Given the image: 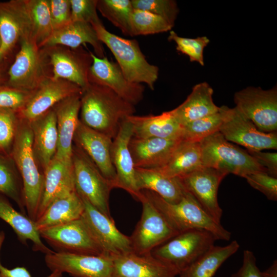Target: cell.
Masks as SVG:
<instances>
[{
    "instance_id": "1",
    "label": "cell",
    "mask_w": 277,
    "mask_h": 277,
    "mask_svg": "<svg viewBox=\"0 0 277 277\" xmlns=\"http://www.w3.org/2000/svg\"><path fill=\"white\" fill-rule=\"evenodd\" d=\"M135 111V106L106 86L89 82L83 89L80 121L112 140L122 122Z\"/></svg>"
},
{
    "instance_id": "2",
    "label": "cell",
    "mask_w": 277,
    "mask_h": 277,
    "mask_svg": "<svg viewBox=\"0 0 277 277\" xmlns=\"http://www.w3.org/2000/svg\"><path fill=\"white\" fill-rule=\"evenodd\" d=\"M141 192L179 233L191 229H202L211 233L216 240L230 239L231 232L215 222L189 192L186 191L181 200L175 204L165 201L153 191L142 190Z\"/></svg>"
},
{
    "instance_id": "3",
    "label": "cell",
    "mask_w": 277,
    "mask_h": 277,
    "mask_svg": "<svg viewBox=\"0 0 277 277\" xmlns=\"http://www.w3.org/2000/svg\"><path fill=\"white\" fill-rule=\"evenodd\" d=\"M11 155L22 179L26 212L35 221L43 191L44 173L33 152L30 124L19 117Z\"/></svg>"
},
{
    "instance_id": "4",
    "label": "cell",
    "mask_w": 277,
    "mask_h": 277,
    "mask_svg": "<svg viewBox=\"0 0 277 277\" xmlns=\"http://www.w3.org/2000/svg\"><path fill=\"white\" fill-rule=\"evenodd\" d=\"M99 40L114 55L118 66L130 82L145 84L154 90L159 67L149 63L135 39L124 38L108 31L102 21L91 25Z\"/></svg>"
},
{
    "instance_id": "5",
    "label": "cell",
    "mask_w": 277,
    "mask_h": 277,
    "mask_svg": "<svg viewBox=\"0 0 277 277\" xmlns=\"http://www.w3.org/2000/svg\"><path fill=\"white\" fill-rule=\"evenodd\" d=\"M200 144L203 166L243 177L256 172H266L247 151L228 141L219 131Z\"/></svg>"
},
{
    "instance_id": "6",
    "label": "cell",
    "mask_w": 277,
    "mask_h": 277,
    "mask_svg": "<svg viewBox=\"0 0 277 277\" xmlns=\"http://www.w3.org/2000/svg\"><path fill=\"white\" fill-rule=\"evenodd\" d=\"M72 163L77 193L102 213L111 217L109 201L110 191L114 188L112 183L104 176L87 154L74 144Z\"/></svg>"
},
{
    "instance_id": "7",
    "label": "cell",
    "mask_w": 277,
    "mask_h": 277,
    "mask_svg": "<svg viewBox=\"0 0 277 277\" xmlns=\"http://www.w3.org/2000/svg\"><path fill=\"white\" fill-rule=\"evenodd\" d=\"M216 240L208 231L189 230L178 233L150 253L175 267L180 273L207 251Z\"/></svg>"
},
{
    "instance_id": "8",
    "label": "cell",
    "mask_w": 277,
    "mask_h": 277,
    "mask_svg": "<svg viewBox=\"0 0 277 277\" xmlns=\"http://www.w3.org/2000/svg\"><path fill=\"white\" fill-rule=\"evenodd\" d=\"M53 79L72 82L82 90L89 84V73L93 62L91 52L82 46L71 48L55 45L39 48Z\"/></svg>"
},
{
    "instance_id": "9",
    "label": "cell",
    "mask_w": 277,
    "mask_h": 277,
    "mask_svg": "<svg viewBox=\"0 0 277 277\" xmlns=\"http://www.w3.org/2000/svg\"><path fill=\"white\" fill-rule=\"evenodd\" d=\"M49 68L39 47L31 35L19 43V50L7 72L6 84L17 89L33 91L48 77Z\"/></svg>"
},
{
    "instance_id": "10",
    "label": "cell",
    "mask_w": 277,
    "mask_h": 277,
    "mask_svg": "<svg viewBox=\"0 0 277 277\" xmlns=\"http://www.w3.org/2000/svg\"><path fill=\"white\" fill-rule=\"evenodd\" d=\"M236 109L251 121L261 131L277 130V88L268 90L248 87L235 92Z\"/></svg>"
},
{
    "instance_id": "11",
    "label": "cell",
    "mask_w": 277,
    "mask_h": 277,
    "mask_svg": "<svg viewBox=\"0 0 277 277\" xmlns=\"http://www.w3.org/2000/svg\"><path fill=\"white\" fill-rule=\"evenodd\" d=\"M220 108L222 122L219 131L228 141L241 145L249 151L277 149L276 132L260 131L235 107L222 106Z\"/></svg>"
},
{
    "instance_id": "12",
    "label": "cell",
    "mask_w": 277,
    "mask_h": 277,
    "mask_svg": "<svg viewBox=\"0 0 277 277\" xmlns=\"http://www.w3.org/2000/svg\"><path fill=\"white\" fill-rule=\"evenodd\" d=\"M142 194L140 200L142 204L141 217L130 236L133 252L140 255L150 253L154 248L179 233L159 210Z\"/></svg>"
},
{
    "instance_id": "13",
    "label": "cell",
    "mask_w": 277,
    "mask_h": 277,
    "mask_svg": "<svg viewBox=\"0 0 277 277\" xmlns=\"http://www.w3.org/2000/svg\"><path fill=\"white\" fill-rule=\"evenodd\" d=\"M55 252L102 255L101 249L86 224L81 217L63 224L39 231Z\"/></svg>"
},
{
    "instance_id": "14",
    "label": "cell",
    "mask_w": 277,
    "mask_h": 277,
    "mask_svg": "<svg viewBox=\"0 0 277 277\" xmlns=\"http://www.w3.org/2000/svg\"><path fill=\"white\" fill-rule=\"evenodd\" d=\"M45 262L52 271L67 273L72 277H115L112 257L53 251L45 254Z\"/></svg>"
},
{
    "instance_id": "15",
    "label": "cell",
    "mask_w": 277,
    "mask_h": 277,
    "mask_svg": "<svg viewBox=\"0 0 277 277\" xmlns=\"http://www.w3.org/2000/svg\"><path fill=\"white\" fill-rule=\"evenodd\" d=\"M81 197L85 206L81 217L90 229L103 254L113 258L133 252L130 236L118 230L112 218L102 213L85 198Z\"/></svg>"
},
{
    "instance_id": "16",
    "label": "cell",
    "mask_w": 277,
    "mask_h": 277,
    "mask_svg": "<svg viewBox=\"0 0 277 277\" xmlns=\"http://www.w3.org/2000/svg\"><path fill=\"white\" fill-rule=\"evenodd\" d=\"M28 35L32 36V30L25 0L0 2V63Z\"/></svg>"
},
{
    "instance_id": "17",
    "label": "cell",
    "mask_w": 277,
    "mask_h": 277,
    "mask_svg": "<svg viewBox=\"0 0 277 277\" xmlns=\"http://www.w3.org/2000/svg\"><path fill=\"white\" fill-rule=\"evenodd\" d=\"M227 175L217 169L202 166L178 177L185 189L196 199L203 209L218 223H221L223 214L217 200L218 189L221 182Z\"/></svg>"
},
{
    "instance_id": "18",
    "label": "cell",
    "mask_w": 277,
    "mask_h": 277,
    "mask_svg": "<svg viewBox=\"0 0 277 277\" xmlns=\"http://www.w3.org/2000/svg\"><path fill=\"white\" fill-rule=\"evenodd\" d=\"M91 56L93 62L89 70V82L110 88L134 106L143 100L144 85L129 81L117 64L109 61L106 56L100 58L92 52Z\"/></svg>"
},
{
    "instance_id": "19",
    "label": "cell",
    "mask_w": 277,
    "mask_h": 277,
    "mask_svg": "<svg viewBox=\"0 0 277 277\" xmlns=\"http://www.w3.org/2000/svg\"><path fill=\"white\" fill-rule=\"evenodd\" d=\"M82 89L63 79L47 77L35 90L27 103L17 112L18 117L30 123L68 97L81 94Z\"/></svg>"
},
{
    "instance_id": "20",
    "label": "cell",
    "mask_w": 277,
    "mask_h": 277,
    "mask_svg": "<svg viewBox=\"0 0 277 277\" xmlns=\"http://www.w3.org/2000/svg\"><path fill=\"white\" fill-rule=\"evenodd\" d=\"M132 136V125L126 118L112 140L111 159L116 175L115 188L125 190L140 201L142 194L137 186L135 167L129 148Z\"/></svg>"
},
{
    "instance_id": "21",
    "label": "cell",
    "mask_w": 277,
    "mask_h": 277,
    "mask_svg": "<svg viewBox=\"0 0 277 277\" xmlns=\"http://www.w3.org/2000/svg\"><path fill=\"white\" fill-rule=\"evenodd\" d=\"M73 143L87 154L104 176L110 181L115 188L116 175L111 159L112 140L87 127L80 120Z\"/></svg>"
},
{
    "instance_id": "22",
    "label": "cell",
    "mask_w": 277,
    "mask_h": 277,
    "mask_svg": "<svg viewBox=\"0 0 277 277\" xmlns=\"http://www.w3.org/2000/svg\"><path fill=\"white\" fill-rule=\"evenodd\" d=\"M43 173V191L36 220L53 201L76 191L72 163L54 157Z\"/></svg>"
},
{
    "instance_id": "23",
    "label": "cell",
    "mask_w": 277,
    "mask_h": 277,
    "mask_svg": "<svg viewBox=\"0 0 277 277\" xmlns=\"http://www.w3.org/2000/svg\"><path fill=\"white\" fill-rule=\"evenodd\" d=\"M115 277H175L179 271L151 253L133 252L112 258Z\"/></svg>"
},
{
    "instance_id": "24",
    "label": "cell",
    "mask_w": 277,
    "mask_h": 277,
    "mask_svg": "<svg viewBox=\"0 0 277 277\" xmlns=\"http://www.w3.org/2000/svg\"><path fill=\"white\" fill-rule=\"evenodd\" d=\"M81 94L65 98L52 108L56 114L58 133L54 157L70 163H72L74 136L80 121Z\"/></svg>"
},
{
    "instance_id": "25",
    "label": "cell",
    "mask_w": 277,
    "mask_h": 277,
    "mask_svg": "<svg viewBox=\"0 0 277 277\" xmlns=\"http://www.w3.org/2000/svg\"><path fill=\"white\" fill-rule=\"evenodd\" d=\"M183 139L132 137L129 148L135 168L156 169L163 166Z\"/></svg>"
},
{
    "instance_id": "26",
    "label": "cell",
    "mask_w": 277,
    "mask_h": 277,
    "mask_svg": "<svg viewBox=\"0 0 277 277\" xmlns=\"http://www.w3.org/2000/svg\"><path fill=\"white\" fill-rule=\"evenodd\" d=\"M32 147L37 163L43 172L54 157L58 133L55 113L53 108L30 123Z\"/></svg>"
},
{
    "instance_id": "27",
    "label": "cell",
    "mask_w": 277,
    "mask_h": 277,
    "mask_svg": "<svg viewBox=\"0 0 277 277\" xmlns=\"http://www.w3.org/2000/svg\"><path fill=\"white\" fill-rule=\"evenodd\" d=\"M86 44L92 47L93 53L97 57L103 58L106 56L103 44L99 40L92 26L88 23L71 21L55 29L40 48L59 45L74 49Z\"/></svg>"
},
{
    "instance_id": "28",
    "label": "cell",
    "mask_w": 277,
    "mask_h": 277,
    "mask_svg": "<svg viewBox=\"0 0 277 277\" xmlns=\"http://www.w3.org/2000/svg\"><path fill=\"white\" fill-rule=\"evenodd\" d=\"M126 119L132 125V137L140 138H182L183 127L171 110L155 115L138 116L134 114L128 116Z\"/></svg>"
},
{
    "instance_id": "29",
    "label": "cell",
    "mask_w": 277,
    "mask_h": 277,
    "mask_svg": "<svg viewBox=\"0 0 277 277\" xmlns=\"http://www.w3.org/2000/svg\"><path fill=\"white\" fill-rule=\"evenodd\" d=\"M213 90L206 82L195 85L185 101L171 110L182 125L208 115L216 113L220 107L214 103Z\"/></svg>"
},
{
    "instance_id": "30",
    "label": "cell",
    "mask_w": 277,
    "mask_h": 277,
    "mask_svg": "<svg viewBox=\"0 0 277 277\" xmlns=\"http://www.w3.org/2000/svg\"><path fill=\"white\" fill-rule=\"evenodd\" d=\"M0 219L11 227L22 244L27 245L28 241H31L33 243V249L34 251H40L45 254L53 251L43 243L35 221L15 210L1 194Z\"/></svg>"
},
{
    "instance_id": "31",
    "label": "cell",
    "mask_w": 277,
    "mask_h": 277,
    "mask_svg": "<svg viewBox=\"0 0 277 277\" xmlns=\"http://www.w3.org/2000/svg\"><path fill=\"white\" fill-rule=\"evenodd\" d=\"M83 200L75 191L53 201L35 221L37 230L63 224L80 219L84 211Z\"/></svg>"
},
{
    "instance_id": "32",
    "label": "cell",
    "mask_w": 277,
    "mask_h": 277,
    "mask_svg": "<svg viewBox=\"0 0 277 277\" xmlns=\"http://www.w3.org/2000/svg\"><path fill=\"white\" fill-rule=\"evenodd\" d=\"M135 177L140 191H153L169 203L179 202L186 191L178 177L166 176L155 169L135 168Z\"/></svg>"
},
{
    "instance_id": "33",
    "label": "cell",
    "mask_w": 277,
    "mask_h": 277,
    "mask_svg": "<svg viewBox=\"0 0 277 277\" xmlns=\"http://www.w3.org/2000/svg\"><path fill=\"white\" fill-rule=\"evenodd\" d=\"M203 166L200 142L182 140L167 163L156 168L170 177H181Z\"/></svg>"
},
{
    "instance_id": "34",
    "label": "cell",
    "mask_w": 277,
    "mask_h": 277,
    "mask_svg": "<svg viewBox=\"0 0 277 277\" xmlns=\"http://www.w3.org/2000/svg\"><path fill=\"white\" fill-rule=\"evenodd\" d=\"M239 248L236 240L224 246L214 245L179 275L180 277H213L223 263Z\"/></svg>"
},
{
    "instance_id": "35",
    "label": "cell",
    "mask_w": 277,
    "mask_h": 277,
    "mask_svg": "<svg viewBox=\"0 0 277 277\" xmlns=\"http://www.w3.org/2000/svg\"><path fill=\"white\" fill-rule=\"evenodd\" d=\"M0 194L12 200L25 214L22 177L11 156L0 153Z\"/></svg>"
},
{
    "instance_id": "36",
    "label": "cell",
    "mask_w": 277,
    "mask_h": 277,
    "mask_svg": "<svg viewBox=\"0 0 277 277\" xmlns=\"http://www.w3.org/2000/svg\"><path fill=\"white\" fill-rule=\"evenodd\" d=\"M32 37L40 48L53 32L48 0H25Z\"/></svg>"
},
{
    "instance_id": "37",
    "label": "cell",
    "mask_w": 277,
    "mask_h": 277,
    "mask_svg": "<svg viewBox=\"0 0 277 277\" xmlns=\"http://www.w3.org/2000/svg\"><path fill=\"white\" fill-rule=\"evenodd\" d=\"M97 10L124 34L133 36L131 0H97Z\"/></svg>"
},
{
    "instance_id": "38",
    "label": "cell",
    "mask_w": 277,
    "mask_h": 277,
    "mask_svg": "<svg viewBox=\"0 0 277 277\" xmlns=\"http://www.w3.org/2000/svg\"><path fill=\"white\" fill-rule=\"evenodd\" d=\"M222 115L218 112L195 120L182 126L183 140L200 142L204 138L219 131Z\"/></svg>"
},
{
    "instance_id": "39",
    "label": "cell",
    "mask_w": 277,
    "mask_h": 277,
    "mask_svg": "<svg viewBox=\"0 0 277 277\" xmlns=\"http://www.w3.org/2000/svg\"><path fill=\"white\" fill-rule=\"evenodd\" d=\"M133 35H147L171 31L173 27L162 17L148 11L134 9L131 17Z\"/></svg>"
},
{
    "instance_id": "40",
    "label": "cell",
    "mask_w": 277,
    "mask_h": 277,
    "mask_svg": "<svg viewBox=\"0 0 277 277\" xmlns=\"http://www.w3.org/2000/svg\"><path fill=\"white\" fill-rule=\"evenodd\" d=\"M168 39L174 42L176 44V49L187 55L191 62H196L204 66L203 51L210 42L207 37L203 36L195 38L183 37L171 30Z\"/></svg>"
},
{
    "instance_id": "41",
    "label": "cell",
    "mask_w": 277,
    "mask_h": 277,
    "mask_svg": "<svg viewBox=\"0 0 277 277\" xmlns=\"http://www.w3.org/2000/svg\"><path fill=\"white\" fill-rule=\"evenodd\" d=\"M134 9L143 10L158 15L172 27L179 12L176 1L173 0H131Z\"/></svg>"
},
{
    "instance_id": "42",
    "label": "cell",
    "mask_w": 277,
    "mask_h": 277,
    "mask_svg": "<svg viewBox=\"0 0 277 277\" xmlns=\"http://www.w3.org/2000/svg\"><path fill=\"white\" fill-rule=\"evenodd\" d=\"M19 117L17 112L0 109V151L11 155Z\"/></svg>"
},
{
    "instance_id": "43",
    "label": "cell",
    "mask_w": 277,
    "mask_h": 277,
    "mask_svg": "<svg viewBox=\"0 0 277 277\" xmlns=\"http://www.w3.org/2000/svg\"><path fill=\"white\" fill-rule=\"evenodd\" d=\"M33 92L17 89L6 84L0 85V109L18 112L27 103Z\"/></svg>"
},
{
    "instance_id": "44",
    "label": "cell",
    "mask_w": 277,
    "mask_h": 277,
    "mask_svg": "<svg viewBox=\"0 0 277 277\" xmlns=\"http://www.w3.org/2000/svg\"><path fill=\"white\" fill-rule=\"evenodd\" d=\"M71 21L91 25L101 21L97 13V0H70Z\"/></svg>"
},
{
    "instance_id": "45",
    "label": "cell",
    "mask_w": 277,
    "mask_h": 277,
    "mask_svg": "<svg viewBox=\"0 0 277 277\" xmlns=\"http://www.w3.org/2000/svg\"><path fill=\"white\" fill-rule=\"evenodd\" d=\"M248 183L254 189L263 193L268 200H277V179L265 172H256L246 175Z\"/></svg>"
},
{
    "instance_id": "46",
    "label": "cell",
    "mask_w": 277,
    "mask_h": 277,
    "mask_svg": "<svg viewBox=\"0 0 277 277\" xmlns=\"http://www.w3.org/2000/svg\"><path fill=\"white\" fill-rule=\"evenodd\" d=\"M53 31L71 21L70 0H48Z\"/></svg>"
},
{
    "instance_id": "47",
    "label": "cell",
    "mask_w": 277,
    "mask_h": 277,
    "mask_svg": "<svg viewBox=\"0 0 277 277\" xmlns=\"http://www.w3.org/2000/svg\"><path fill=\"white\" fill-rule=\"evenodd\" d=\"M231 277H263L262 271L257 266L256 258L251 251H244L242 265Z\"/></svg>"
},
{
    "instance_id": "48",
    "label": "cell",
    "mask_w": 277,
    "mask_h": 277,
    "mask_svg": "<svg viewBox=\"0 0 277 277\" xmlns=\"http://www.w3.org/2000/svg\"><path fill=\"white\" fill-rule=\"evenodd\" d=\"M248 152L269 175L277 177V153L262 151H249Z\"/></svg>"
},
{
    "instance_id": "49",
    "label": "cell",
    "mask_w": 277,
    "mask_h": 277,
    "mask_svg": "<svg viewBox=\"0 0 277 277\" xmlns=\"http://www.w3.org/2000/svg\"><path fill=\"white\" fill-rule=\"evenodd\" d=\"M5 233L0 231V277H32L31 274L25 267L17 266L12 269H8L4 266L1 261V252L5 239ZM62 272L54 271L47 277H63Z\"/></svg>"
},
{
    "instance_id": "50",
    "label": "cell",
    "mask_w": 277,
    "mask_h": 277,
    "mask_svg": "<svg viewBox=\"0 0 277 277\" xmlns=\"http://www.w3.org/2000/svg\"><path fill=\"white\" fill-rule=\"evenodd\" d=\"M263 277H277V261H273L270 266L262 272Z\"/></svg>"
},
{
    "instance_id": "51",
    "label": "cell",
    "mask_w": 277,
    "mask_h": 277,
    "mask_svg": "<svg viewBox=\"0 0 277 277\" xmlns=\"http://www.w3.org/2000/svg\"><path fill=\"white\" fill-rule=\"evenodd\" d=\"M7 78V74L5 73L2 63H0V85L5 84Z\"/></svg>"
},
{
    "instance_id": "52",
    "label": "cell",
    "mask_w": 277,
    "mask_h": 277,
    "mask_svg": "<svg viewBox=\"0 0 277 277\" xmlns=\"http://www.w3.org/2000/svg\"><path fill=\"white\" fill-rule=\"evenodd\" d=\"M0 45H1V39H0Z\"/></svg>"
},
{
    "instance_id": "53",
    "label": "cell",
    "mask_w": 277,
    "mask_h": 277,
    "mask_svg": "<svg viewBox=\"0 0 277 277\" xmlns=\"http://www.w3.org/2000/svg\"><path fill=\"white\" fill-rule=\"evenodd\" d=\"M0 153H1V151H0Z\"/></svg>"
}]
</instances>
